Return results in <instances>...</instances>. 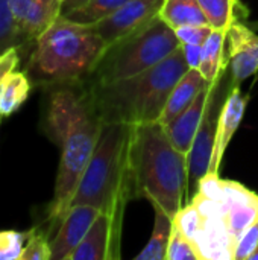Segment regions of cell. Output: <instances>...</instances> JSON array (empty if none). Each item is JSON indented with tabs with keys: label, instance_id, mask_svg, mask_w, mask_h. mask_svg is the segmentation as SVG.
<instances>
[{
	"label": "cell",
	"instance_id": "cell-1",
	"mask_svg": "<svg viewBox=\"0 0 258 260\" xmlns=\"http://www.w3.org/2000/svg\"><path fill=\"white\" fill-rule=\"evenodd\" d=\"M41 90L40 128L61 152L53 198L47 206L43 224L53 236L71 207L103 123L97 114L88 81L58 84Z\"/></svg>",
	"mask_w": 258,
	"mask_h": 260
},
{
	"label": "cell",
	"instance_id": "cell-2",
	"mask_svg": "<svg viewBox=\"0 0 258 260\" xmlns=\"http://www.w3.org/2000/svg\"><path fill=\"white\" fill-rule=\"evenodd\" d=\"M128 169L131 200L157 203L172 218L186 206L187 155L170 142L161 122L131 126Z\"/></svg>",
	"mask_w": 258,
	"mask_h": 260
},
{
	"label": "cell",
	"instance_id": "cell-3",
	"mask_svg": "<svg viewBox=\"0 0 258 260\" xmlns=\"http://www.w3.org/2000/svg\"><path fill=\"white\" fill-rule=\"evenodd\" d=\"M105 49L106 43L93 24L61 15L32 43L24 70L38 88L87 81Z\"/></svg>",
	"mask_w": 258,
	"mask_h": 260
},
{
	"label": "cell",
	"instance_id": "cell-4",
	"mask_svg": "<svg viewBox=\"0 0 258 260\" xmlns=\"http://www.w3.org/2000/svg\"><path fill=\"white\" fill-rule=\"evenodd\" d=\"M182 49L157 66L106 84H90L102 123L140 125L160 122L175 84L189 70Z\"/></svg>",
	"mask_w": 258,
	"mask_h": 260
},
{
	"label": "cell",
	"instance_id": "cell-5",
	"mask_svg": "<svg viewBox=\"0 0 258 260\" xmlns=\"http://www.w3.org/2000/svg\"><path fill=\"white\" fill-rule=\"evenodd\" d=\"M131 126L103 123L94 152L82 174L71 206H91L113 219L114 235L120 242L123 210L131 201L128 149Z\"/></svg>",
	"mask_w": 258,
	"mask_h": 260
},
{
	"label": "cell",
	"instance_id": "cell-6",
	"mask_svg": "<svg viewBox=\"0 0 258 260\" xmlns=\"http://www.w3.org/2000/svg\"><path fill=\"white\" fill-rule=\"evenodd\" d=\"M181 47L175 29L155 17L135 32L106 46L90 84H106L138 75L169 58Z\"/></svg>",
	"mask_w": 258,
	"mask_h": 260
},
{
	"label": "cell",
	"instance_id": "cell-7",
	"mask_svg": "<svg viewBox=\"0 0 258 260\" xmlns=\"http://www.w3.org/2000/svg\"><path fill=\"white\" fill-rule=\"evenodd\" d=\"M231 75H227V70L220 75V78L211 85V91L205 105L202 122L195 134L192 148L187 154V192H186V204L192 203L196 197L201 180L208 174L216 136H217V125L219 117L225 104L228 93L233 88Z\"/></svg>",
	"mask_w": 258,
	"mask_h": 260
},
{
	"label": "cell",
	"instance_id": "cell-8",
	"mask_svg": "<svg viewBox=\"0 0 258 260\" xmlns=\"http://www.w3.org/2000/svg\"><path fill=\"white\" fill-rule=\"evenodd\" d=\"M15 30L23 43L26 58L32 43L62 14V0H8Z\"/></svg>",
	"mask_w": 258,
	"mask_h": 260
},
{
	"label": "cell",
	"instance_id": "cell-9",
	"mask_svg": "<svg viewBox=\"0 0 258 260\" xmlns=\"http://www.w3.org/2000/svg\"><path fill=\"white\" fill-rule=\"evenodd\" d=\"M219 203L224 210V219L236 248L242 235L258 221V195L245 186L222 180Z\"/></svg>",
	"mask_w": 258,
	"mask_h": 260
},
{
	"label": "cell",
	"instance_id": "cell-10",
	"mask_svg": "<svg viewBox=\"0 0 258 260\" xmlns=\"http://www.w3.org/2000/svg\"><path fill=\"white\" fill-rule=\"evenodd\" d=\"M163 3L164 0H128L117 11L93 26L108 46L158 17Z\"/></svg>",
	"mask_w": 258,
	"mask_h": 260
},
{
	"label": "cell",
	"instance_id": "cell-11",
	"mask_svg": "<svg viewBox=\"0 0 258 260\" xmlns=\"http://www.w3.org/2000/svg\"><path fill=\"white\" fill-rule=\"evenodd\" d=\"M227 53L234 84L240 85L258 73V35L240 21H234L227 32Z\"/></svg>",
	"mask_w": 258,
	"mask_h": 260
},
{
	"label": "cell",
	"instance_id": "cell-12",
	"mask_svg": "<svg viewBox=\"0 0 258 260\" xmlns=\"http://www.w3.org/2000/svg\"><path fill=\"white\" fill-rule=\"evenodd\" d=\"M99 213L100 210L91 206H71L50 239L52 260L70 259Z\"/></svg>",
	"mask_w": 258,
	"mask_h": 260
},
{
	"label": "cell",
	"instance_id": "cell-13",
	"mask_svg": "<svg viewBox=\"0 0 258 260\" xmlns=\"http://www.w3.org/2000/svg\"><path fill=\"white\" fill-rule=\"evenodd\" d=\"M119 257V241L114 235L113 219L108 213L100 212L68 260H113Z\"/></svg>",
	"mask_w": 258,
	"mask_h": 260
},
{
	"label": "cell",
	"instance_id": "cell-14",
	"mask_svg": "<svg viewBox=\"0 0 258 260\" xmlns=\"http://www.w3.org/2000/svg\"><path fill=\"white\" fill-rule=\"evenodd\" d=\"M248 105V96H243L240 91V85L233 84L231 91L228 93L220 117H219V125H217V136H216V145H214V152L210 165V174H217L224 160V154L239 129L242 119L245 116V110Z\"/></svg>",
	"mask_w": 258,
	"mask_h": 260
},
{
	"label": "cell",
	"instance_id": "cell-15",
	"mask_svg": "<svg viewBox=\"0 0 258 260\" xmlns=\"http://www.w3.org/2000/svg\"><path fill=\"white\" fill-rule=\"evenodd\" d=\"M210 91H211V85H207L204 90H201V93L195 98V101L181 114H178L172 122L164 125L170 142L176 146V149H179L186 155L189 154L195 134L202 122Z\"/></svg>",
	"mask_w": 258,
	"mask_h": 260
},
{
	"label": "cell",
	"instance_id": "cell-16",
	"mask_svg": "<svg viewBox=\"0 0 258 260\" xmlns=\"http://www.w3.org/2000/svg\"><path fill=\"white\" fill-rule=\"evenodd\" d=\"M207 85H211V84L205 81V78L201 75L198 69H189L184 73V76L175 84L167 99V104L164 107L160 122L163 125H167L169 122H172L178 114H181L195 101V98Z\"/></svg>",
	"mask_w": 258,
	"mask_h": 260
},
{
	"label": "cell",
	"instance_id": "cell-17",
	"mask_svg": "<svg viewBox=\"0 0 258 260\" xmlns=\"http://www.w3.org/2000/svg\"><path fill=\"white\" fill-rule=\"evenodd\" d=\"M33 88L26 70H14L0 82V116L11 117L27 101Z\"/></svg>",
	"mask_w": 258,
	"mask_h": 260
},
{
	"label": "cell",
	"instance_id": "cell-18",
	"mask_svg": "<svg viewBox=\"0 0 258 260\" xmlns=\"http://www.w3.org/2000/svg\"><path fill=\"white\" fill-rule=\"evenodd\" d=\"M225 46H227V32L213 29L205 43L202 44V61L199 66L201 75L208 84H214L220 75L227 70L225 61Z\"/></svg>",
	"mask_w": 258,
	"mask_h": 260
},
{
	"label": "cell",
	"instance_id": "cell-19",
	"mask_svg": "<svg viewBox=\"0 0 258 260\" xmlns=\"http://www.w3.org/2000/svg\"><path fill=\"white\" fill-rule=\"evenodd\" d=\"M151 204L155 210L152 236L134 260H166L167 257V247L173 230V218L157 203Z\"/></svg>",
	"mask_w": 258,
	"mask_h": 260
},
{
	"label": "cell",
	"instance_id": "cell-20",
	"mask_svg": "<svg viewBox=\"0 0 258 260\" xmlns=\"http://www.w3.org/2000/svg\"><path fill=\"white\" fill-rule=\"evenodd\" d=\"M158 17L172 29L186 24H208L198 0H164Z\"/></svg>",
	"mask_w": 258,
	"mask_h": 260
},
{
	"label": "cell",
	"instance_id": "cell-21",
	"mask_svg": "<svg viewBox=\"0 0 258 260\" xmlns=\"http://www.w3.org/2000/svg\"><path fill=\"white\" fill-rule=\"evenodd\" d=\"M128 0H87L82 5L61 14L73 21L85 23V24H94L100 21L102 18L108 17L114 11H117L120 6H123Z\"/></svg>",
	"mask_w": 258,
	"mask_h": 260
},
{
	"label": "cell",
	"instance_id": "cell-22",
	"mask_svg": "<svg viewBox=\"0 0 258 260\" xmlns=\"http://www.w3.org/2000/svg\"><path fill=\"white\" fill-rule=\"evenodd\" d=\"M208 24L213 29L228 32L236 18V8L239 6V0H198Z\"/></svg>",
	"mask_w": 258,
	"mask_h": 260
},
{
	"label": "cell",
	"instance_id": "cell-23",
	"mask_svg": "<svg viewBox=\"0 0 258 260\" xmlns=\"http://www.w3.org/2000/svg\"><path fill=\"white\" fill-rule=\"evenodd\" d=\"M50 239L52 235L43 224L32 227L20 260H52Z\"/></svg>",
	"mask_w": 258,
	"mask_h": 260
},
{
	"label": "cell",
	"instance_id": "cell-24",
	"mask_svg": "<svg viewBox=\"0 0 258 260\" xmlns=\"http://www.w3.org/2000/svg\"><path fill=\"white\" fill-rule=\"evenodd\" d=\"M173 222L179 229V232L196 247V242H198V238L201 235L202 224H204V218L201 212L198 210V207L193 203H187L176 213V216L173 218Z\"/></svg>",
	"mask_w": 258,
	"mask_h": 260
},
{
	"label": "cell",
	"instance_id": "cell-25",
	"mask_svg": "<svg viewBox=\"0 0 258 260\" xmlns=\"http://www.w3.org/2000/svg\"><path fill=\"white\" fill-rule=\"evenodd\" d=\"M29 230H0V260H20Z\"/></svg>",
	"mask_w": 258,
	"mask_h": 260
},
{
	"label": "cell",
	"instance_id": "cell-26",
	"mask_svg": "<svg viewBox=\"0 0 258 260\" xmlns=\"http://www.w3.org/2000/svg\"><path fill=\"white\" fill-rule=\"evenodd\" d=\"M166 260H201L199 251L196 247L179 232V229L173 222L172 236L167 247Z\"/></svg>",
	"mask_w": 258,
	"mask_h": 260
},
{
	"label": "cell",
	"instance_id": "cell-27",
	"mask_svg": "<svg viewBox=\"0 0 258 260\" xmlns=\"http://www.w3.org/2000/svg\"><path fill=\"white\" fill-rule=\"evenodd\" d=\"M14 46L18 47L21 52L23 43L15 30L12 15L9 11V3L8 0H0V52Z\"/></svg>",
	"mask_w": 258,
	"mask_h": 260
},
{
	"label": "cell",
	"instance_id": "cell-28",
	"mask_svg": "<svg viewBox=\"0 0 258 260\" xmlns=\"http://www.w3.org/2000/svg\"><path fill=\"white\" fill-rule=\"evenodd\" d=\"M213 27L210 24H186L175 29L181 44H204Z\"/></svg>",
	"mask_w": 258,
	"mask_h": 260
},
{
	"label": "cell",
	"instance_id": "cell-29",
	"mask_svg": "<svg viewBox=\"0 0 258 260\" xmlns=\"http://www.w3.org/2000/svg\"><path fill=\"white\" fill-rule=\"evenodd\" d=\"M258 245V221L255 224H252L239 239V242L236 244L234 248V260H248L249 256L255 251Z\"/></svg>",
	"mask_w": 258,
	"mask_h": 260
},
{
	"label": "cell",
	"instance_id": "cell-30",
	"mask_svg": "<svg viewBox=\"0 0 258 260\" xmlns=\"http://www.w3.org/2000/svg\"><path fill=\"white\" fill-rule=\"evenodd\" d=\"M21 59H23V55H21L20 49L15 46L0 52V82L6 75L17 70Z\"/></svg>",
	"mask_w": 258,
	"mask_h": 260
},
{
	"label": "cell",
	"instance_id": "cell-31",
	"mask_svg": "<svg viewBox=\"0 0 258 260\" xmlns=\"http://www.w3.org/2000/svg\"><path fill=\"white\" fill-rule=\"evenodd\" d=\"M184 58L190 69H198L202 61V44H181Z\"/></svg>",
	"mask_w": 258,
	"mask_h": 260
},
{
	"label": "cell",
	"instance_id": "cell-32",
	"mask_svg": "<svg viewBox=\"0 0 258 260\" xmlns=\"http://www.w3.org/2000/svg\"><path fill=\"white\" fill-rule=\"evenodd\" d=\"M84 2H87V0H64V3H62V14L70 11V9H73V8H76V6H79V5H82Z\"/></svg>",
	"mask_w": 258,
	"mask_h": 260
},
{
	"label": "cell",
	"instance_id": "cell-33",
	"mask_svg": "<svg viewBox=\"0 0 258 260\" xmlns=\"http://www.w3.org/2000/svg\"><path fill=\"white\" fill-rule=\"evenodd\" d=\"M248 260H258V245H257V248H255V251L249 256V259Z\"/></svg>",
	"mask_w": 258,
	"mask_h": 260
},
{
	"label": "cell",
	"instance_id": "cell-34",
	"mask_svg": "<svg viewBox=\"0 0 258 260\" xmlns=\"http://www.w3.org/2000/svg\"><path fill=\"white\" fill-rule=\"evenodd\" d=\"M2 120H3V117H2V116H0V125H2Z\"/></svg>",
	"mask_w": 258,
	"mask_h": 260
},
{
	"label": "cell",
	"instance_id": "cell-35",
	"mask_svg": "<svg viewBox=\"0 0 258 260\" xmlns=\"http://www.w3.org/2000/svg\"><path fill=\"white\" fill-rule=\"evenodd\" d=\"M257 78H258V73H257Z\"/></svg>",
	"mask_w": 258,
	"mask_h": 260
},
{
	"label": "cell",
	"instance_id": "cell-36",
	"mask_svg": "<svg viewBox=\"0 0 258 260\" xmlns=\"http://www.w3.org/2000/svg\"><path fill=\"white\" fill-rule=\"evenodd\" d=\"M62 3H64V0H62Z\"/></svg>",
	"mask_w": 258,
	"mask_h": 260
}]
</instances>
